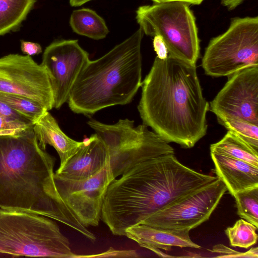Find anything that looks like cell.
Wrapping results in <instances>:
<instances>
[{
  "label": "cell",
  "instance_id": "d4e9b609",
  "mask_svg": "<svg viewBox=\"0 0 258 258\" xmlns=\"http://www.w3.org/2000/svg\"><path fill=\"white\" fill-rule=\"evenodd\" d=\"M33 124L14 120L0 115V136L21 133L32 127Z\"/></svg>",
  "mask_w": 258,
  "mask_h": 258
},
{
  "label": "cell",
  "instance_id": "ac0fdd59",
  "mask_svg": "<svg viewBox=\"0 0 258 258\" xmlns=\"http://www.w3.org/2000/svg\"><path fill=\"white\" fill-rule=\"evenodd\" d=\"M70 24L75 33L95 40L102 39L109 33L104 19L88 8L74 11L70 17Z\"/></svg>",
  "mask_w": 258,
  "mask_h": 258
},
{
  "label": "cell",
  "instance_id": "277c9868",
  "mask_svg": "<svg viewBox=\"0 0 258 258\" xmlns=\"http://www.w3.org/2000/svg\"><path fill=\"white\" fill-rule=\"evenodd\" d=\"M144 34L140 28L101 57L88 61L67 101L72 111L89 116L103 108L132 101L142 82Z\"/></svg>",
  "mask_w": 258,
  "mask_h": 258
},
{
  "label": "cell",
  "instance_id": "4fadbf2b",
  "mask_svg": "<svg viewBox=\"0 0 258 258\" xmlns=\"http://www.w3.org/2000/svg\"><path fill=\"white\" fill-rule=\"evenodd\" d=\"M226 83L209 104L216 116L231 115L258 124V66L228 77Z\"/></svg>",
  "mask_w": 258,
  "mask_h": 258
},
{
  "label": "cell",
  "instance_id": "8fae6325",
  "mask_svg": "<svg viewBox=\"0 0 258 258\" xmlns=\"http://www.w3.org/2000/svg\"><path fill=\"white\" fill-rule=\"evenodd\" d=\"M54 178L59 196L81 223L87 228L98 226L107 188L115 179L109 163L86 179H68L55 175Z\"/></svg>",
  "mask_w": 258,
  "mask_h": 258
},
{
  "label": "cell",
  "instance_id": "484cf974",
  "mask_svg": "<svg viewBox=\"0 0 258 258\" xmlns=\"http://www.w3.org/2000/svg\"><path fill=\"white\" fill-rule=\"evenodd\" d=\"M213 252L220 253V255L216 256L218 257H258L257 247H252L248 251L245 252H240L234 250L223 244H219L213 247L210 250Z\"/></svg>",
  "mask_w": 258,
  "mask_h": 258
},
{
  "label": "cell",
  "instance_id": "44dd1931",
  "mask_svg": "<svg viewBox=\"0 0 258 258\" xmlns=\"http://www.w3.org/2000/svg\"><path fill=\"white\" fill-rule=\"evenodd\" d=\"M216 117L219 124L228 131L236 134L252 148L258 151V124L235 116L220 115Z\"/></svg>",
  "mask_w": 258,
  "mask_h": 258
},
{
  "label": "cell",
  "instance_id": "9a60e30c",
  "mask_svg": "<svg viewBox=\"0 0 258 258\" xmlns=\"http://www.w3.org/2000/svg\"><path fill=\"white\" fill-rule=\"evenodd\" d=\"M189 230H172L139 224L127 228L125 236L142 247L152 250L160 256L165 254L160 249L169 250L172 246L200 248L193 242Z\"/></svg>",
  "mask_w": 258,
  "mask_h": 258
},
{
  "label": "cell",
  "instance_id": "7402d4cb",
  "mask_svg": "<svg viewBox=\"0 0 258 258\" xmlns=\"http://www.w3.org/2000/svg\"><path fill=\"white\" fill-rule=\"evenodd\" d=\"M233 197L238 216L258 227V186L239 191Z\"/></svg>",
  "mask_w": 258,
  "mask_h": 258
},
{
  "label": "cell",
  "instance_id": "ba28073f",
  "mask_svg": "<svg viewBox=\"0 0 258 258\" xmlns=\"http://www.w3.org/2000/svg\"><path fill=\"white\" fill-rule=\"evenodd\" d=\"M202 66L213 77H228L258 66V17L232 19L225 32L210 40Z\"/></svg>",
  "mask_w": 258,
  "mask_h": 258
},
{
  "label": "cell",
  "instance_id": "4316f807",
  "mask_svg": "<svg viewBox=\"0 0 258 258\" xmlns=\"http://www.w3.org/2000/svg\"><path fill=\"white\" fill-rule=\"evenodd\" d=\"M140 257L139 253L136 250H116L110 247L106 251L91 255L75 254L74 258L79 257H130L137 258Z\"/></svg>",
  "mask_w": 258,
  "mask_h": 258
},
{
  "label": "cell",
  "instance_id": "d6a6232c",
  "mask_svg": "<svg viewBox=\"0 0 258 258\" xmlns=\"http://www.w3.org/2000/svg\"><path fill=\"white\" fill-rule=\"evenodd\" d=\"M92 0H69L71 6L73 7L80 6Z\"/></svg>",
  "mask_w": 258,
  "mask_h": 258
},
{
  "label": "cell",
  "instance_id": "4dcf8cb0",
  "mask_svg": "<svg viewBox=\"0 0 258 258\" xmlns=\"http://www.w3.org/2000/svg\"><path fill=\"white\" fill-rule=\"evenodd\" d=\"M244 0H221V4L231 11L235 9Z\"/></svg>",
  "mask_w": 258,
  "mask_h": 258
},
{
  "label": "cell",
  "instance_id": "5bb4252c",
  "mask_svg": "<svg viewBox=\"0 0 258 258\" xmlns=\"http://www.w3.org/2000/svg\"><path fill=\"white\" fill-rule=\"evenodd\" d=\"M83 142L84 146L61 169L56 170L55 176L71 180L86 179L97 174L109 163L108 149L96 133Z\"/></svg>",
  "mask_w": 258,
  "mask_h": 258
},
{
  "label": "cell",
  "instance_id": "5b68a950",
  "mask_svg": "<svg viewBox=\"0 0 258 258\" xmlns=\"http://www.w3.org/2000/svg\"><path fill=\"white\" fill-rule=\"evenodd\" d=\"M0 253L14 256L74 258L70 243L52 219L0 209Z\"/></svg>",
  "mask_w": 258,
  "mask_h": 258
},
{
  "label": "cell",
  "instance_id": "6da1fadb",
  "mask_svg": "<svg viewBox=\"0 0 258 258\" xmlns=\"http://www.w3.org/2000/svg\"><path fill=\"white\" fill-rule=\"evenodd\" d=\"M141 87L138 109L143 124L167 143L189 149L206 135L209 103L196 64L156 56Z\"/></svg>",
  "mask_w": 258,
  "mask_h": 258
},
{
  "label": "cell",
  "instance_id": "8992f818",
  "mask_svg": "<svg viewBox=\"0 0 258 258\" xmlns=\"http://www.w3.org/2000/svg\"><path fill=\"white\" fill-rule=\"evenodd\" d=\"M136 18L144 34L162 38L168 55L196 64L200 56V39L188 4L174 2L140 6Z\"/></svg>",
  "mask_w": 258,
  "mask_h": 258
},
{
  "label": "cell",
  "instance_id": "d6986e66",
  "mask_svg": "<svg viewBox=\"0 0 258 258\" xmlns=\"http://www.w3.org/2000/svg\"><path fill=\"white\" fill-rule=\"evenodd\" d=\"M210 152L241 160L258 167V151L231 131H228L221 140L211 144Z\"/></svg>",
  "mask_w": 258,
  "mask_h": 258
},
{
  "label": "cell",
  "instance_id": "f546056e",
  "mask_svg": "<svg viewBox=\"0 0 258 258\" xmlns=\"http://www.w3.org/2000/svg\"><path fill=\"white\" fill-rule=\"evenodd\" d=\"M21 49L24 54L29 56L38 54L42 51L39 44L24 40L21 41Z\"/></svg>",
  "mask_w": 258,
  "mask_h": 258
},
{
  "label": "cell",
  "instance_id": "52a82bcc",
  "mask_svg": "<svg viewBox=\"0 0 258 258\" xmlns=\"http://www.w3.org/2000/svg\"><path fill=\"white\" fill-rule=\"evenodd\" d=\"M87 124L105 144L109 155V166L114 178L137 164L158 156L174 154L173 148L144 124L134 126L127 118L113 124L94 119Z\"/></svg>",
  "mask_w": 258,
  "mask_h": 258
},
{
  "label": "cell",
  "instance_id": "9c48e42d",
  "mask_svg": "<svg viewBox=\"0 0 258 258\" xmlns=\"http://www.w3.org/2000/svg\"><path fill=\"white\" fill-rule=\"evenodd\" d=\"M227 190L218 178L172 201L141 224L154 227L190 231L207 221Z\"/></svg>",
  "mask_w": 258,
  "mask_h": 258
},
{
  "label": "cell",
  "instance_id": "ffe728a7",
  "mask_svg": "<svg viewBox=\"0 0 258 258\" xmlns=\"http://www.w3.org/2000/svg\"><path fill=\"white\" fill-rule=\"evenodd\" d=\"M36 0H0V36L16 29Z\"/></svg>",
  "mask_w": 258,
  "mask_h": 258
},
{
  "label": "cell",
  "instance_id": "30bf717a",
  "mask_svg": "<svg viewBox=\"0 0 258 258\" xmlns=\"http://www.w3.org/2000/svg\"><path fill=\"white\" fill-rule=\"evenodd\" d=\"M0 92L28 98L48 111L53 108L48 73L29 55L9 54L0 57Z\"/></svg>",
  "mask_w": 258,
  "mask_h": 258
},
{
  "label": "cell",
  "instance_id": "83f0119b",
  "mask_svg": "<svg viewBox=\"0 0 258 258\" xmlns=\"http://www.w3.org/2000/svg\"><path fill=\"white\" fill-rule=\"evenodd\" d=\"M0 115L11 119L33 124L27 118L14 110L5 102L0 100Z\"/></svg>",
  "mask_w": 258,
  "mask_h": 258
},
{
  "label": "cell",
  "instance_id": "1f68e13d",
  "mask_svg": "<svg viewBox=\"0 0 258 258\" xmlns=\"http://www.w3.org/2000/svg\"><path fill=\"white\" fill-rule=\"evenodd\" d=\"M154 3H163L174 2H180L186 3L188 5H200L204 0H151Z\"/></svg>",
  "mask_w": 258,
  "mask_h": 258
},
{
  "label": "cell",
  "instance_id": "7a4b0ae2",
  "mask_svg": "<svg viewBox=\"0 0 258 258\" xmlns=\"http://www.w3.org/2000/svg\"><path fill=\"white\" fill-rule=\"evenodd\" d=\"M55 159L39 145L33 126L0 136V208L57 221L92 241L95 235L63 202L54 181Z\"/></svg>",
  "mask_w": 258,
  "mask_h": 258
},
{
  "label": "cell",
  "instance_id": "3957f363",
  "mask_svg": "<svg viewBox=\"0 0 258 258\" xmlns=\"http://www.w3.org/2000/svg\"><path fill=\"white\" fill-rule=\"evenodd\" d=\"M217 178L184 165L174 154L148 159L111 181L103 201L101 219L113 235L125 236L127 228Z\"/></svg>",
  "mask_w": 258,
  "mask_h": 258
},
{
  "label": "cell",
  "instance_id": "2e32d148",
  "mask_svg": "<svg viewBox=\"0 0 258 258\" xmlns=\"http://www.w3.org/2000/svg\"><path fill=\"white\" fill-rule=\"evenodd\" d=\"M217 176L233 196L236 192L258 186V167L244 161L211 152Z\"/></svg>",
  "mask_w": 258,
  "mask_h": 258
},
{
  "label": "cell",
  "instance_id": "e0dca14e",
  "mask_svg": "<svg viewBox=\"0 0 258 258\" xmlns=\"http://www.w3.org/2000/svg\"><path fill=\"white\" fill-rule=\"evenodd\" d=\"M33 130L42 149L45 150L49 145L56 151L60 158L58 169H61L84 145L83 141H76L65 134L48 111L33 123Z\"/></svg>",
  "mask_w": 258,
  "mask_h": 258
},
{
  "label": "cell",
  "instance_id": "cb8c5ba5",
  "mask_svg": "<svg viewBox=\"0 0 258 258\" xmlns=\"http://www.w3.org/2000/svg\"><path fill=\"white\" fill-rule=\"evenodd\" d=\"M257 229L255 226L241 218L232 227L227 228L225 232L232 246L247 248L256 243Z\"/></svg>",
  "mask_w": 258,
  "mask_h": 258
},
{
  "label": "cell",
  "instance_id": "603a6c76",
  "mask_svg": "<svg viewBox=\"0 0 258 258\" xmlns=\"http://www.w3.org/2000/svg\"><path fill=\"white\" fill-rule=\"evenodd\" d=\"M0 100L7 103L12 109L33 123L48 111L37 102L22 96L0 92Z\"/></svg>",
  "mask_w": 258,
  "mask_h": 258
},
{
  "label": "cell",
  "instance_id": "7c38bea8",
  "mask_svg": "<svg viewBox=\"0 0 258 258\" xmlns=\"http://www.w3.org/2000/svg\"><path fill=\"white\" fill-rule=\"evenodd\" d=\"M89 53L78 40H61L49 44L43 53L41 64L46 69L54 97L53 108L67 102L81 71L89 60Z\"/></svg>",
  "mask_w": 258,
  "mask_h": 258
},
{
  "label": "cell",
  "instance_id": "f1b7e54d",
  "mask_svg": "<svg viewBox=\"0 0 258 258\" xmlns=\"http://www.w3.org/2000/svg\"><path fill=\"white\" fill-rule=\"evenodd\" d=\"M153 44L158 58L164 59L167 57L168 56L167 48L160 36L156 35L154 37Z\"/></svg>",
  "mask_w": 258,
  "mask_h": 258
}]
</instances>
